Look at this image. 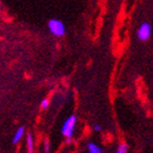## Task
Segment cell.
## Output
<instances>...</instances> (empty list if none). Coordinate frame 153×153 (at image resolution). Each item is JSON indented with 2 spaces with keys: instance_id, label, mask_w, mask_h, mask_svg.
<instances>
[{
  "instance_id": "cell-1",
  "label": "cell",
  "mask_w": 153,
  "mask_h": 153,
  "mask_svg": "<svg viewBox=\"0 0 153 153\" xmlns=\"http://www.w3.org/2000/svg\"><path fill=\"white\" fill-rule=\"evenodd\" d=\"M76 124V116L72 115V116H70L67 120L65 121L64 126L61 128V134H64L66 138H68V139H71L72 136H74Z\"/></svg>"
},
{
  "instance_id": "cell-2",
  "label": "cell",
  "mask_w": 153,
  "mask_h": 153,
  "mask_svg": "<svg viewBox=\"0 0 153 153\" xmlns=\"http://www.w3.org/2000/svg\"><path fill=\"white\" fill-rule=\"evenodd\" d=\"M48 29L54 35L56 36H64L66 34V27H65V24L61 22L60 20L57 19H51L49 22H48Z\"/></svg>"
},
{
  "instance_id": "cell-3",
  "label": "cell",
  "mask_w": 153,
  "mask_h": 153,
  "mask_svg": "<svg viewBox=\"0 0 153 153\" xmlns=\"http://www.w3.org/2000/svg\"><path fill=\"white\" fill-rule=\"evenodd\" d=\"M151 32H152V27L149 23H142L140 26H139V29H138V32H137V36H138V39L139 41H148L151 36Z\"/></svg>"
},
{
  "instance_id": "cell-4",
  "label": "cell",
  "mask_w": 153,
  "mask_h": 153,
  "mask_svg": "<svg viewBox=\"0 0 153 153\" xmlns=\"http://www.w3.org/2000/svg\"><path fill=\"white\" fill-rule=\"evenodd\" d=\"M86 149H88V151H89L90 153H102L103 152L102 149H101L97 144L94 143V142H89Z\"/></svg>"
},
{
  "instance_id": "cell-5",
  "label": "cell",
  "mask_w": 153,
  "mask_h": 153,
  "mask_svg": "<svg viewBox=\"0 0 153 153\" xmlns=\"http://www.w3.org/2000/svg\"><path fill=\"white\" fill-rule=\"evenodd\" d=\"M23 134H24V128L23 127H20L18 130H16V132L14 134V136H13V139H12V142L13 143H18L20 140H21V138H22Z\"/></svg>"
},
{
  "instance_id": "cell-6",
  "label": "cell",
  "mask_w": 153,
  "mask_h": 153,
  "mask_svg": "<svg viewBox=\"0 0 153 153\" xmlns=\"http://www.w3.org/2000/svg\"><path fill=\"white\" fill-rule=\"evenodd\" d=\"M26 141H27V150H29V152H33L34 151V142H33L32 134H27Z\"/></svg>"
},
{
  "instance_id": "cell-7",
  "label": "cell",
  "mask_w": 153,
  "mask_h": 153,
  "mask_svg": "<svg viewBox=\"0 0 153 153\" xmlns=\"http://www.w3.org/2000/svg\"><path fill=\"white\" fill-rule=\"evenodd\" d=\"M128 149H129V147H128L127 143H120L117 147V149H116V152L117 153H127Z\"/></svg>"
},
{
  "instance_id": "cell-8",
  "label": "cell",
  "mask_w": 153,
  "mask_h": 153,
  "mask_svg": "<svg viewBox=\"0 0 153 153\" xmlns=\"http://www.w3.org/2000/svg\"><path fill=\"white\" fill-rule=\"evenodd\" d=\"M48 105H49V101H48L47 99L46 100H43V101H42V103H41V107L43 109H46L48 107Z\"/></svg>"
},
{
  "instance_id": "cell-9",
  "label": "cell",
  "mask_w": 153,
  "mask_h": 153,
  "mask_svg": "<svg viewBox=\"0 0 153 153\" xmlns=\"http://www.w3.org/2000/svg\"><path fill=\"white\" fill-rule=\"evenodd\" d=\"M51 151V146H49V141H45V152H49Z\"/></svg>"
},
{
  "instance_id": "cell-10",
  "label": "cell",
  "mask_w": 153,
  "mask_h": 153,
  "mask_svg": "<svg viewBox=\"0 0 153 153\" xmlns=\"http://www.w3.org/2000/svg\"><path fill=\"white\" fill-rule=\"evenodd\" d=\"M93 129L95 131H101L102 130V127L100 126V125H94V127H93Z\"/></svg>"
}]
</instances>
